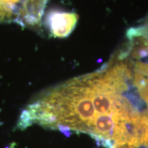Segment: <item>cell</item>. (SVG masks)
<instances>
[{
  "label": "cell",
  "mask_w": 148,
  "mask_h": 148,
  "mask_svg": "<svg viewBox=\"0 0 148 148\" xmlns=\"http://www.w3.org/2000/svg\"><path fill=\"white\" fill-rule=\"evenodd\" d=\"M78 15L73 12L53 10L48 12L45 23L51 36L65 38L71 34L76 26Z\"/></svg>",
  "instance_id": "obj_2"
},
{
  "label": "cell",
  "mask_w": 148,
  "mask_h": 148,
  "mask_svg": "<svg viewBox=\"0 0 148 148\" xmlns=\"http://www.w3.org/2000/svg\"><path fill=\"white\" fill-rule=\"evenodd\" d=\"M47 0H0V24L14 23L38 28Z\"/></svg>",
  "instance_id": "obj_1"
},
{
  "label": "cell",
  "mask_w": 148,
  "mask_h": 148,
  "mask_svg": "<svg viewBox=\"0 0 148 148\" xmlns=\"http://www.w3.org/2000/svg\"><path fill=\"white\" fill-rule=\"evenodd\" d=\"M143 27H144V29H145L146 33H147V35H148V20L147 21V22L145 23V25H143Z\"/></svg>",
  "instance_id": "obj_3"
},
{
  "label": "cell",
  "mask_w": 148,
  "mask_h": 148,
  "mask_svg": "<svg viewBox=\"0 0 148 148\" xmlns=\"http://www.w3.org/2000/svg\"><path fill=\"white\" fill-rule=\"evenodd\" d=\"M143 145H145V146H146V147H148V132H147V137H146V139L145 140V142H144Z\"/></svg>",
  "instance_id": "obj_4"
}]
</instances>
